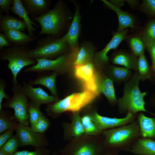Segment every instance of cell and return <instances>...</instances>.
<instances>
[{"instance_id":"cell-25","label":"cell","mask_w":155,"mask_h":155,"mask_svg":"<svg viewBox=\"0 0 155 155\" xmlns=\"http://www.w3.org/2000/svg\"><path fill=\"white\" fill-rule=\"evenodd\" d=\"M57 75L54 72L50 75H44L37 78L30 82L31 85H40L47 88L52 95L57 97L56 79Z\"/></svg>"},{"instance_id":"cell-33","label":"cell","mask_w":155,"mask_h":155,"mask_svg":"<svg viewBox=\"0 0 155 155\" xmlns=\"http://www.w3.org/2000/svg\"><path fill=\"white\" fill-rule=\"evenodd\" d=\"M129 42L133 54L135 56L139 57L144 54L146 46L141 38L138 36L131 37L129 39Z\"/></svg>"},{"instance_id":"cell-30","label":"cell","mask_w":155,"mask_h":155,"mask_svg":"<svg viewBox=\"0 0 155 155\" xmlns=\"http://www.w3.org/2000/svg\"><path fill=\"white\" fill-rule=\"evenodd\" d=\"M141 38L146 47L155 42V20L148 22L142 32Z\"/></svg>"},{"instance_id":"cell-1","label":"cell","mask_w":155,"mask_h":155,"mask_svg":"<svg viewBox=\"0 0 155 155\" xmlns=\"http://www.w3.org/2000/svg\"><path fill=\"white\" fill-rule=\"evenodd\" d=\"M98 95L92 92L84 91L71 94L65 98L49 104L45 108L48 115L56 118L67 111H79L82 108L92 102Z\"/></svg>"},{"instance_id":"cell-42","label":"cell","mask_w":155,"mask_h":155,"mask_svg":"<svg viewBox=\"0 0 155 155\" xmlns=\"http://www.w3.org/2000/svg\"><path fill=\"white\" fill-rule=\"evenodd\" d=\"M12 45L9 42L4 33L0 34V50L3 49L4 46H11Z\"/></svg>"},{"instance_id":"cell-6","label":"cell","mask_w":155,"mask_h":155,"mask_svg":"<svg viewBox=\"0 0 155 155\" xmlns=\"http://www.w3.org/2000/svg\"><path fill=\"white\" fill-rule=\"evenodd\" d=\"M103 144L108 147L123 146L134 140L140 135L139 123H132L118 128L103 131Z\"/></svg>"},{"instance_id":"cell-12","label":"cell","mask_w":155,"mask_h":155,"mask_svg":"<svg viewBox=\"0 0 155 155\" xmlns=\"http://www.w3.org/2000/svg\"><path fill=\"white\" fill-rule=\"evenodd\" d=\"M94 121L102 131L105 129L125 125L132 121L134 115L129 111L126 116L123 118H112L100 115L96 111L90 113Z\"/></svg>"},{"instance_id":"cell-2","label":"cell","mask_w":155,"mask_h":155,"mask_svg":"<svg viewBox=\"0 0 155 155\" xmlns=\"http://www.w3.org/2000/svg\"><path fill=\"white\" fill-rule=\"evenodd\" d=\"M140 80L138 72H136L125 83L123 96L117 102L121 111H129L133 115L139 111H147L144 100L146 93L142 92L140 90L138 85Z\"/></svg>"},{"instance_id":"cell-7","label":"cell","mask_w":155,"mask_h":155,"mask_svg":"<svg viewBox=\"0 0 155 155\" xmlns=\"http://www.w3.org/2000/svg\"><path fill=\"white\" fill-rule=\"evenodd\" d=\"M12 91V96L2 104V108L13 109L14 117L18 123L29 126V115L27 110L28 98L24 92L22 86L18 82L13 83Z\"/></svg>"},{"instance_id":"cell-29","label":"cell","mask_w":155,"mask_h":155,"mask_svg":"<svg viewBox=\"0 0 155 155\" xmlns=\"http://www.w3.org/2000/svg\"><path fill=\"white\" fill-rule=\"evenodd\" d=\"M81 120L85 134L96 135L102 133L103 131L99 129L90 114H86L81 117Z\"/></svg>"},{"instance_id":"cell-35","label":"cell","mask_w":155,"mask_h":155,"mask_svg":"<svg viewBox=\"0 0 155 155\" xmlns=\"http://www.w3.org/2000/svg\"><path fill=\"white\" fill-rule=\"evenodd\" d=\"M138 71L140 80H144L150 77V71L148 63L144 54L139 57L138 59Z\"/></svg>"},{"instance_id":"cell-46","label":"cell","mask_w":155,"mask_h":155,"mask_svg":"<svg viewBox=\"0 0 155 155\" xmlns=\"http://www.w3.org/2000/svg\"><path fill=\"white\" fill-rule=\"evenodd\" d=\"M0 155H7L4 154H3L1 152H0Z\"/></svg>"},{"instance_id":"cell-15","label":"cell","mask_w":155,"mask_h":155,"mask_svg":"<svg viewBox=\"0 0 155 155\" xmlns=\"http://www.w3.org/2000/svg\"><path fill=\"white\" fill-rule=\"evenodd\" d=\"M21 1L32 18L41 16L48 12L51 3L49 0H22Z\"/></svg>"},{"instance_id":"cell-20","label":"cell","mask_w":155,"mask_h":155,"mask_svg":"<svg viewBox=\"0 0 155 155\" xmlns=\"http://www.w3.org/2000/svg\"><path fill=\"white\" fill-rule=\"evenodd\" d=\"M9 42L14 46H28L37 36H30L22 32L16 30H9L4 33Z\"/></svg>"},{"instance_id":"cell-28","label":"cell","mask_w":155,"mask_h":155,"mask_svg":"<svg viewBox=\"0 0 155 155\" xmlns=\"http://www.w3.org/2000/svg\"><path fill=\"white\" fill-rule=\"evenodd\" d=\"M99 91L100 93H102L104 95L110 103L114 104L117 102L113 82L109 78H106L100 84Z\"/></svg>"},{"instance_id":"cell-27","label":"cell","mask_w":155,"mask_h":155,"mask_svg":"<svg viewBox=\"0 0 155 155\" xmlns=\"http://www.w3.org/2000/svg\"><path fill=\"white\" fill-rule=\"evenodd\" d=\"M18 123L10 112L3 110L0 111V134L10 129H14L16 131Z\"/></svg>"},{"instance_id":"cell-34","label":"cell","mask_w":155,"mask_h":155,"mask_svg":"<svg viewBox=\"0 0 155 155\" xmlns=\"http://www.w3.org/2000/svg\"><path fill=\"white\" fill-rule=\"evenodd\" d=\"M40 106L31 100L29 102L27 110L30 125L36 122L43 115L40 109Z\"/></svg>"},{"instance_id":"cell-38","label":"cell","mask_w":155,"mask_h":155,"mask_svg":"<svg viewBox=\"0 0 155 155\" xmlns=\"http://www.w3.org/2000/svg\"><path fill=\"white\" fill-rule=\"evenodd\" d=\"M142 5L146 12L155 16V0H144Z\"/></svg>"},{"instance_id":"cell-41","label":"cell","mask_w":155,"mask_h":155,"mask_svg":"<svg viewBox=\"0 0 155 155\" xmlns=\"http://www.w3.org/2000/svg\"><path fill=\"white\" fill-rule=\"evenodd\" d=\"M13 0H0V11L8 14Z\"/></svg>"},{"instance_id":"cell-31","label":"cell","mask_w":155,"mask_h":155,"mask_svg":"<svg viewBox=\"0 0 155 155\" xmlns=\"http://www.w3.org/2000/svg\"><path fill=\"white\" fill-rule=\"evenodd\" d=\"M20 146L19 139L17 135H13L0 147V152L7 155H13Z\"/></svg>"},{"instance_id":"cell-32","label":"cell","mask_w":155,"mask_h":155,"mask_svg":"<svg viewBox=\"0 0 155 155\" xmlns=\"http://www.w3.org/2000/svg\"><path fill=\"white\" fill-rule=\"evenodd\" d=\"M110 72L113 79L119 82L128 79L131 74V71L127 68L114 66L111 67Z\"/></svg>"},{"instance_id":"cell-5","label":"cell","mask_w":155,"mask_h":155,"mask_svg":"<svg viewBox=\"0 0 155 155\" xmlns=\"http://www.w3.org/2000/svg\"><path fill=\"white\" fill-rule=\"evenodd\" d=\"M68 46L63 36L55 39L52 36H46L37 41L34 47L29 51L28 55L36 60L40 59H51L62 55L66 51Z\"/></svg>"},{"instance_id":"cell-19","label":"cell","mask_w":155,"mask_h":155,"mask_svg":"<svg viewBox=\"0 0 155 155\" xmlns=\"http://www.w3.org/2000/svg\"><path fill=\"white\" fill-rule=\"evenodd\" d=\"M112 61L114 64L123 66L129 69L138 71V59L133 54L126 52H118L113 55Z\"/></svg>"},{"instance_id":"cell-21","label":"cell","mask_w":155,"mask_h":155,"mask_svg":"<svg viewBox=\"0 0 155 155\" xmlns=\"http://www.w3.org/2000/svg\"><path fill=\"white\" fill-rule=\"evenodd\" d=\"M26 29V23L22 19L8 14L3 16L0 21V33L11 30L22 32Z\"/></svg>"},{"instance_id":"cell-14","label":"cell","mask_w":155,"mask_h":155,"mask_svg":"<svg viewBox=\"0 0 155 155\" xmlns=\"http://www.w3.org/2000/svg\"><path fill=\"white\" fill-rule=\"evenodd\" d=\"M128 31L126 29L122 31L115 32L110 41L105 47L101 51L95 53L94 60L96 63L100 65H104L108 63V58L107 55L110 51L115 49L121 42L126 37Z\"/></svg>"},{"instance_id":"cell-44","label":"cell","mask_w":155,"mask_h":155,"mask_svg":"<svg viewBox=\"0 0 155 155\" xmlns=\"http://www.w3.org/2000/svg\"><path fill=\"white\" fill-rule=\"evenodd\" d=\"M152 67L153 70L155 71V61L153 62Z\"/></svg>"},{"instance_id":"cell-4","label":"cell","mask_w":155,"mask_h":155,"mask_svg":"<svg viewBox=\"0 0 155 155\" xmlns=\"http://www.w3.org/2000/svg\"><path fill=\"white\" fill-rule=\"evenodd\" d=\"M28 46H12L0 50V59L2 61L7 60L8 68L13 75V83H16L18 73L24 67L36 64V60L30 58L28 52L30 50Z\"/></svg>"},{"instance_id":"cell-13","label":"cell","mask_w":155,"mask_h":155,"mask_svg":"<svg viewBox=\"0 0 155 155\" xmlns=\"http://www.w3.org/2000/svg\"><path fill=\"white\" fill-rule=\"evenodd\" d=\"M71 119L70 123L64 122L62 124L63 138L66 141H69L73 138L80 137L85 134L79 111L73 112Z\"/></svg>"},{"instance_id":"cell-18","label":"cell","mask_w":155,"mask_h":155,"mask_svg":"<svg viewBox=\"0 0 155 155\" xmlns=\"http://www.w3.org/2000/svg\"><path fill=\"white\" fill-rule=\"evenodd\" d=\"M102 1L109 8L117 14L119 21L118 31H123L128 28H133L135 27V20L132 15L121 10L111 2L105 0Z\"/></svg>"},{"instance_id":"cell-10","label":"cell","mask_w":155,"mask_h":155,"mask_svg":"<svg viewBox=\"0 0 155 155\" xmlns=\"http://www.w3.org/2000/svg\"><path fill=\"white\" fill-rule=\"evenodd\" d=\"M37 63L26 68L25 72H40L53 71L61 72L65 70L68 65L67 56L62 55L54 59H40L36 60Z\"/></svg>"},{"instance_id":"cell-37","label":"cell","mask_w":155,"mask_h":155,"mask_svg":"<svg viewBox=\"0 0 155 155\" xmlns=\"http://www.w3.org/2000/svg\"><path fill=\"white\" fill-rule=\"evenodd\" d=\"M50 150L46 147L36 148L33 151L23 150L17 151L13 155H49Z\"/></svg>"},{"instance_id":"cell-3","label":"cell","mask_w":155,"mask_h":155,"mask_svg":"<svg viewBox=\"0 0 155 155\" xmlns=\"http://www.w3.org/2000/svg\"><path fill=\"white\" fill-rule=\"evenodd\" d=\"M31 19L38 22L41 27L37 37L44 34L57 36L62 32L67 20L64 3L59 1L52 9L41 16Z\"/></svg>"},{"instance_id":"cell-22","label":"cell","mask_w":155,"mask_h":155,"mask_svg":"<svg viewBox=\"0 0 155 155\" xmlns=\"http://www.w3.org/2000/svg\"><path fill=\"white\" fill-rule=\"evenodd\" d=\"M131 151L140 155H155V141L147 138L140 139L133 144Z\"/></svg>"},{"instance_id":"cell-11","label":"cell","mask_w":155,"mask_h":155,"mask_svg":"<svg viewBox=\"0 0 155 155\" xmlns=\"http://www.w3.org/2000/svg\"><path fill=\"white\" fill-rule=\"evenodd\" d=\"M25 94L30 100L41 105L57 101V97L49 95L42 88L33 87L30 84L24 82L22 86Z\"/></svg>"},{"instance_id":"cell-23","label":"cell","mask_w":155,"mask_h":155,"mask_svg":"<svg viewBox=\"0 0 155 155\" xmlns=\"http://www.w3.org/2000/svg\"><path fill=\"white\" fill-rule=\"evenodd\" d=\"M140 135L144 138L155 139V119L145 116L142 113L138 116Z\"/></svg>"},{"instance_id":"cell-17","label":"cell","mask_w":155,"mask_h":155,"mask_svg":"<svg viewBox=\"0 0 155 155\" xmlns=\"http://www.w3.org/2000/svg\"><path fill=\"white\" fill-rule=\"evenodd\" d=\"M10 10L20 18H22L26 23L28 35L33 36L34 34L33 32L36 30V28L34 26L39 27V26L29 17L28 14L21 0H13V3L10 8Z\"/></svg>"},{"instance_id":"cell-36","label":"cell","mask_w":155,"mask_h":155,"mask_svg":"<svg viewBox=\"0 0 155 155\" xmlns=\"http://www.w3.org/2000/svg\"><path fill=\"white\" fill-rule=\"evenodd\" d=\"M50 121L43 114L38 120L30 127L31 129L35 132L44 133L50 127Z\"/></svg>"},{"instance_id":"cell-26","label":"cell","mask_w":155,"mask_h":155,"mask_svg":"<svg viewBox=\"0 0 155 155\" xmlns=\"http://www.w3.org/2000/svg\"><path fill=\"white\" fill-rule=\"evenodd\" d=\"M94 49L91 44H84L82 45L73 64L75 66L91 62L94 56Z\"/></svg>"},{"instance_id":"cell-39","label":"cell","mask_w":155,"mask_h":155,"mask_svg":"<svg viewBox=\"0 0 155 155\" xmlns=\"http://www.w3.org/2000/svg\"><path fill=\"white\" fill-rule=\"evenodd\" d=\"M15 129H10L2 132L0 135V147L3 146L13 135Z\"/></svg>"},{"instance_id":"cell-40","label":"cell","mask_w":155,"mask_h":155,"mask_svg":"<svg viewBox=\"0 0 155 155\" xmlns=\"http://www.w3.org/2000/svg\"><path fill=\"white\" fill-rule=\"evenodd\" d=\"M6 86V83L3 79L0 80V111L2 110V102L4 98L7 100L9 98V96L5 92V88Z\"/></svg>"},{"instance_id":"cell-24","label":"cell","mask_w":155,"mask_h":155,"mask_svg":"<svg viewBox=\"0 0 155 155\" xmlns=\"http://www.w3.org/2000/svg\"><path fill=\"white\" fill-rule=\"evenodd\" d=\"M75 73L76 77L82 81L83 83L88 82L97 78L92 62L75 66Z\"/></svg>"},{"instance_id":"cell-8","label":"cell","mask_w":155,"mask_h":155,"mask_svg":"<svg viewBox=\"0 0 155 155\" xmlns=\"http://www.w3.org/2000/svg\"><path fill=\"white\" fill-rule=\"evenodd\" d=\"M99 135L85 134L70 140L66 146L71 149V155H96L101 146Z\"/></svg>"},{"instance_id":"cell-43","label":"cell","mask_w":155,"mask_h":155,"mask_svg":"<svg viewBox=\"0 0 155 155\" xmlns=\"http://www.w3.org/2000/svg\"><path fill=\"white\" fill-rule=\"evenodd\" d=\"M149 52L152 62L155 61V42L147 47Z\"/></svg>"},{"instance_id":"cell-45","label":"cell","mask_w":155,"mask_h":155,"mask_svg":"<svg viewBox=\"0 0 155 155\" xmlns=\"http://www.w3.org/2000/svg\"><path fill=\"white\" fill-rule=\"evenodd\" d=\"M57 152H54L52 155H57Z\"/></svg>"},{"instance_id":"cell-16","label":"cell","mask_w":155,"mask_h":155,"mask_svg":"<svg viewBox=\"0 0 155 155\" xmlns=\"http://www.w3.org/2000/svg\"><path fill=\"white\" fill-rule=\"evenodd\" d=\"M80 16L79 9L76 8L75 13L70 26L67 33L63 37L71 49L75 48L78 45L80 33Z\"/></svg>"},{"instance_id":"cell-9","label":"cell","mask_w":155,"mask_h":155,"mask_svg":"<svg viewBox=\"0 0 155 155\" xmlns=\"http://www.w3.org/2000/svg\"><path fill=\"white\" fill-rule=\"evenodd\" d=\"M20 143V146H30L36 148L46 147L49 142L44 133L34 132L29 126L18 123L16 130Z\"/></svg>"}]
</instances>
